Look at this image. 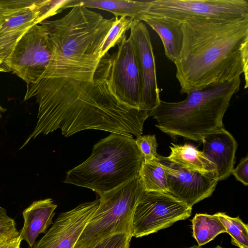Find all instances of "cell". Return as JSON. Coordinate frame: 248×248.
I'll return each mask as SVG.
<instances>
[{
	"label": "cell",
	"instance_id": "cell-1",
	"mask_svg": "<svg viewBox=\"0 0 248 248\" xmlns=\"http://www.w3.org/2000/svg\"><path fill=\"white\" fill-rule=\"evenodd\" d=\"M109 61V57L101 59L93 81L42 78L27 84L24 100L36 99L38 120L21 147L39 135L58 129L65 137L89 129L141 135L150 112L129 107L112 93L108 83Z\"/></svg>",
	"mask_w": 248,
	"mask_h": 248
},
{
	"label": "cell",
	"instance_id": "cell-2",
	"mask_svg": "<svg viewBox=\"0 0 248 248\" xmlns=\"http://www.w3.org/2000/svg\"><path fill=\"white\" fill-rule=\"evenodd\" d=\"M174 62L180 93H188L244 74L248 85V17L233 21L189 19Z\"/></svg>",
	"mask_w": 248,
	"mask_h": 248
},
{
	"label": "cell",
	"instance_id": "cell-3",
	"mask_svg": "<svg viewBox=\"0 0 248 248\" xmlns=\"http://www.w3.org/2000/svg\"><path fill=\"white\" fill-rule=\"evenodd\" d=\"M115 17L107 19L82 6L62 17L40 24L47 30L53 53L42 78H68L93 81L100 53Z\"/></svg>",
	"mask_w": 248,
	"mask_h": 248
},
{
	"label": "cell",
	"instance_id": "cell-4",
	"mask_svg": "<svg viewBox=\"0 0 248 248\" xmlns=\"http://www.w3.org/2000/svg\"><path fill=\"white\" fill-rule=\"evenodd\" d=\"M240 77L193 91L179 102L160 99L150 112L155 126L172 137L181 136L197 142L207 134L223 127V118L233 95L240 89Z\"/></svg>",
	"mask_w": 248,
	"mask_h": 248
},
{
	"label": "cell",
	"instance_id": "cell-5",
	"mask_svg": "<svg viewBox=\"0 0 248 248\" xmlns=\"http://www.w3.org/2000/svg\"><path fill=\"white\" fill-rule=\"evenodd\" d=\"M143 161L133 137L111 133L94 145L86 160L67 172L63 182L100 196L138 176Z\"/></svg>",
	"mask_w": 248,
	"mask_h": 248
},
{
	"label": "cell",
	"instance_id": "cell-6",
	"mask_svg": "<svg viewBox=\"0 0 248 248\" xmlns=\"http://www.w3.org/2000/svg\"><path fill=\"white\" fill-rule=\"evenodd\" d=\"M144 191L138 175L99 196L98 206L75 248H86L115 234H131L135 209Z\"/></svg>",
	"mask_w": 248,
	"mask_h": 248
},
{
	"label": "cell",
	"instance_id": "cell-7",
	"mask_svg": "<svg viewBox=\"0 0 248 248\" xmlns=\"http://www.w3.org/2000/svg\"><path fill=\"white\" fill-rule=\"evenodd\" d=\"M67 0H0V70L10 72V57L18 41L33 26L64 9Z\"/></svg>",
	"mask_w": 248,
	"mask_h": 248
},
{
	"label": "cell",
	"instance_id": "cell-8",
	"mask_svg": "<svg viewBox=\"0 0 248 248\" xmlns=\"http://www.w3.org/2000/svg\"><path fill=\"white\" fill-rule=\"evenodd\" d=\"M146 16L166 17L182 23L189 19L233 21L248 17V1L155 0Z\"/></svg>",
	"mask_w": 248,
	"mask_h": 248
},
{
	"label": "cell",
	"instance_id": "cell-9",
	"mask_svg": "<svg viewBox=\"0 0 248 248\" xmlns=\"http://www.w3.org/2000/svg\"><path fill=\"white\" fill-rule=\"evenodd\" d=\"M192 207L169 193L145 191L135 209L131 235H148L185 220L191 215Z\"/></svg>",
	"mask_w": 248,
	"mask_h": 248
},
{
	"label": "cell",
	"instance_id": "cell-10",
	"mask_svg": "<svg viewBox=\"0 0 248 248\" xmlns=\"http://www.w3.org/2000/svg\"><path fill=\"white\" fill-rule=\"evenodd\" d=\"M53 48L47 29L39 24L18 41L10 57L8 67L27 84L37 82L47 68Z\"/></svg>",
	"mask_w": 248,
	"mask_h": 248
},
{
	"label": "cell",
	"instance_id": "cell-11",
	"mask_svg": "<svg viewBox=\"0 0 248 248\" xmlns=\"http://www.w3.org/2000/svg\"><path fill=\"white\" fill-rule=\"evenodd\" d=\"M110 56L108 83L115 97L124 105L140 109L141 84L132 41L126 37Z\"/></svg>",
	"mask_w": 248,
	"mask_h": 248
},
{
	"label": "cell",
	"instance_id": "cell-12",
	"mask_svg": "<svg viewBox=\"0 0 248 248\" xmlns=\"http://www.w3.org/2000/svg\"><path fill=\"white\" fill-rule=\"evenodd\" d=\"M130 30L141 84L140 109L151 112L158 106L160 99L150 34L145 24L140 21L134 20Z\"/></svg>",
	"mask_w": 248,
	"mask_h": 248
},
{
	"label": "cell",
	"instance_id": "cell-13",
	"mask_svg": "<svg viewBox=\"0 0 248 248\" xmlns=\"http://www.w3.org/2000/svg\"><path fill=\"white\" fill-rule=\"evenodd\" d=\"M161 166L166 172L168 193L192 207L211 196L218 180L214 174L204 175L184 169L159 155Z\"/></svg>",
	"mask_w": 248,
	"mask_h": 248
},
{
	"label": "cell",
	"instance_id": "cell-14",
	"mask_svg": "<svg viewBox=\"0 0 248 248\" xmlns=\"http://www.w3.org/2000/svg\"><path fill=\"white\" fill-rule=\"evenodd\" d=\"M99 203L97 199L60 214L49 230L32 248H75Z\"/></svg>",
	"mask_w": 248,
	"mask_h": 248
},
{
	"label": "cell",
	"instance_id": "cell-15",
	"mask_svg": "<svg viewBox=\"0 0 248 248\" xmlns=\"http://www.w3.org/2000/svg\"><path fill=\"white\" fill-rule=\"evenodd\" d=\"M202 142V152L215 166L218 181L230 176L233 169L237 148L232 135L222 127L204 136Z\"/></svg>",
	"mask_w": 248,
	"mask_h": 248
},
{
	"label": "cell",
	"instance_id": "cell-16",
	"mask_svg": "<svg viewBox=\"0 0 248 248\" xmlns=\"http://www.w3.org/2000/svg\"><path fill=\"white\" fill-rule=\"evenodd\" d=\"M57 205L50 198L33 202L22 212L24 224L19 232L21 240L32 248L37 236L52 224Z\"/></svg>",
	"mask_w": 248,
	"mask_h": 248
},
{
	"label": "cell",
	"instance_id": "cell-17",
	"mask_svg": "<svg viewBox=\"0 0 248 248\" xmlns=\"http://www.w3.org/2000/svg\"><path fill=\"white\" fill-rule=\"evenodd\" d=\"M142 21L158 34L163 44L166 56L173 62H176L183 46L182 23L170 18L153 16H144Z\"/></svg>",
	"mask_w": 248,
	"mask_h": 248
},
{
	"label": "cell",
	"instance_id": "cell-18",
	"mask_svg": "<svg viewBox=\"0 0 248 248\" xmlns=\"http://www.w3.org/2000/svg\"><path fill=\"white\" fill-rule=\"evenodd\" d=\"M171 144L170 155L164 156L167 160L184 169L204 175H216L215 166L202 151L190 144L179 145L171 143Z\"/></svg>",
	"mask_w": 248,
	"mask_h": 248
},
{
	"label": "cell",
	"instance_id": "cell-19",
	"mask_svg": "<svg viewBox=\"0 0 248 248\" xmlns=\"http://www.w3.org/2000/svg\"><path fill=\"white\" fill-rule=\"evenodd\" d=\"M193 236L201 247L214 239L218 234L226 232L216 214H196L191 220Z\"/></svg>",
	"mask_w": 248,
	"mask_h": 248
},
{
	"label": "cell",
	"instance_id": "cell-20",
	"mask_svg": "<svg viewBox=\"0 0 248 248\" xmlns=\"http://www.w3.org/2000/svg\"><path fill=\"white\" fill-rule=\"evenodd\" d=\"M139 176L145 191L168 193L166 174L159 158L148 162L143 161Z\"/></svg>",
	"mask_w": 248,
	"mask_h": 248
},
{
	"label": "cell",
	"instance_id": "cell-21",
	"mask_svg": "<svg viewBox=\"0 0 248 248\" xmlns=\"http://www.w3.org/2000/svg\"><path fill=\"white\" fill-rule=\"evenodd\" d=\"M231 236V243L239 248H248V226L238 217H232L225 213H216Z\"/></svg>",
	"mask_w": 248,
	"mask_h": 248
},
{
	"label": "cell",
	"instance_id": "cell-22",
	"mask_svg": "<svg viewBox=\"0 0 248 248\" xmlns=\"http://www.w3.org/2000/svg\"><path fill=\"white\" fill-rule=\"evenodd\" d=\"M134 19L132 18L120 16L115 17L114 23L103 43L100 57L102 59L112 47L119 45L126 37L125 33L130 29Z\"/></svg>",
	"mask_w": 248,
	"mask_h": 248
},
{
	"label": "cell",
	"instance_id": "cell-23",
	"mask_svg": "<svg viewBox=\"0 0 248 248\" xmlns=\"http://www.w3.org/2000/svg\"><path fill=\"white\" fill-rule=\"evenodd\" d=\"M136 144L145 162L158 158L157 143L155 135H140L135 139Z\"/></svg>",
	"mask_w": 248,
	"mask_h": 248
},
{
	"label": "cell",
	"instance_id": "cell-24",
	"mask_svg": "<svg viewBox=\"0 0 248 248\" xmlns=\"http://www.w3.org/2000/svg\"><path fill=\"white\" fill-rule=\"evenodd\" d=\"M130 234L117 233L106 237L86 248H129Z\"/></svg>",
	"mask_w": 248,
	"mask_h": 248
},
{
	"label": "cell",
	"instance_id": "cell-25",
	"mask_svg": "<svg viewBox=\"0 0 248 248\" xmlns=\"http://www.w3.org/2000/svg\"><path fill=\"white\" fill-rule=\"evenodd\" d=\"M232 174L236 180L240 182L245 186L248 184V157L242 158L237 166L233 169Z\"/></svg>",
	"mask_w": 248,
	"mask_h": 248
},
{
	"label": "cell",
	"instance_id": "cell-26",
	"mask_svg": "<svg viewBox=\"0 0 248 248\" xmlns=\"http://www.w3.org/2000/svg\"><path fill=\"white\" fill-rule=\"evenodd\" d=\"M6 235L14 237L19 235V232L16 229L15 221L8 216L0 217V236Z\"/></svg>",
	"mask_w": 248,
	"mask_h": 248
},
{
	"label": "cell",
	"instance_id": "cell-27",
	"mask_svg": "<svg viewBox=\"0 0 248 248\" xmlns=\"http://www.w3.org/2000/svg\"><path fill=\"white\" fill-rule=\"evenodd\" d=\"M21 239L20 236L0 245V248H20Z\"/></svg>",
	"mask_w": 248,
	"mask_h": 248
},
{
	"label": "cell",
	"instance_id": "cell-28",
	"mask_svg": "<svg viewBox=\"0 0 248 248\" xmlns=\"http://www.w3.org/2000/svg\"><path fill=\"white\" fill-rule=\"evenodd\" d=\"M7 216L6 210L0 206V217H6Z\"/></svg>",
	"mask_w": 248,
	"mask_h": 248
},
{
	"label": "cell",
	"instance_id": "cell-29",
	"mask_svg": "<svg viewBox=\"0 0 248 248\" xmlns=\"http://www.w3.org/2000/svg\"><path fill=\"white\" fill-rule=\"evenodd\" d=\"M7 241L6 238L4 236L0 237V245L2 244L3 243L6 242Z\"/></svg>",
	"mask_w": 248,
	"mask_h": 248
},
{
	"label": "cell",
	"instance_id": "cell-30",
	"mask_svg": "<svg viewBox=\"0 0 248 248\" xmlns=\"http://www.w3.org/2000/svg\"><path fill=\"white\" fill-rule=\"evenodd\" d=\"M202 248L201 247H199L198 246H193L192 247H189V248ZM213 248H223L221 247V246L218 245V246H217L216 247Z\"/></svg>",
	"mask_w": 248,
	"mask_h": 248
},
{
	"label": "cell",
	"instance_id": "cell-31",
	"mask_svg": "<svg viewBox=\"0 0 248 248\" xmlns=\"http://www.w3.org/2000/svg\"><path fill=\"white\" fill-rule=\"evenodd\" d=\"M5 111L6 109L0 106V118H1L2 116V113H3Z\"/></svg>",
	"mask_w": 248,
	"mask_h": 248
},
{
	"label": "cell",
	"instance_id": "cell-32",
	"mask_svg": "<svg viewBox=\"0 0 248 248\" xmlns=\"http://www.w3.org/2000/svg\"><path fill=\"white\" fill-rule=\"evenodd\" d=\"M2 236H3V235H2ZM10 236H12V235H10Z\"/></svg>",
	"mask_w": 248,
	"mask_h": 248
},
{
	"label": "cell",
	"instance_id": "cell-33",
	"mask_svg": "<svg viewBox=\"0 0 248 248\" xmlns=\"http://www.w3.org/2000/svg\"></svg>",
	"mask_w": 248,
	"mask_h": 248
}]
</instances>
